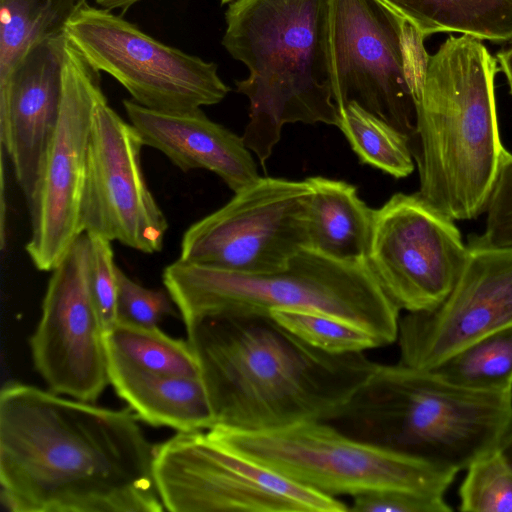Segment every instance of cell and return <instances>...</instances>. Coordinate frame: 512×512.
<instances>
[{"mask_svg":"<svg viewBox=\"0 0 512 512\" xmlns=\"http://www.w3.org/2000/svg\"><path fill=\"white\" fill-rule=\"evenodd\" d=\"M131 408L33 385L0 393L1 501L11 512H162L155 446Z\"/></svg>","mask_w":512,"mask_h":512,"instance_id":"obj_1","label":"cell"},{"mask_svg":"<svg viewBox=\"0 0 512 512\" xmlns=\"http://www.w3.org/2000/svg\"><path fill=\"white\" fill-rule=\"evenodd\" d=\"M185 326L215 426L335 422L379 366L363 352L314 348L270 316H209Z\"/></svg>","mask_w":512,"mask_h":512,"instance_id":"obj_2","label":"cell"},{"mask_svg":"<svg viewBox=\"0 0 512 512\" xmlns=\"http://www.w3.org/2000/svg\"><path fill=\"white\" fill-rule=\"evenodd\" d=\"M496 59L481 40L449 36L429 56L410 143L420 188L453 220L485 211L505 150L498 128Z\"/></svg>","mask_w":512,"mask_h":512,"instance_id":"obj_3","label":"cell"},{"mask_svg":"<svg viewBox=\"0 0 512 512\" xmlns=\"http://www.w3.org/2000/svg\"><path fill=\"white\" fill-rule=\"evenodd\" d=\"M222 45L249 70L235 82L249 100L242 139L261 164L288 123L338 125L329 55V0H236Z\"/></svg>","mask_w":512,"mask_h":512,"instance_id":"obj_4","label":"cell"},{"mask_svg":"<svg viewBox=\"0 0 512 512\" xmlns=\"http://www.w3.org/2000/svg\"><path fill=\"white\" fill-rule=\"evenodd\" d=\"M184 324L209 316H269L274 309L325 314L368 332L378 346L398 338L399 309L367 261L304 247L275 272L238 273L178 259L162 275Z\"/></svg>","mask_w":512,"mask_h":512,"instance_id":"obj_5","label":"cell"},{"mask_svg":"<svg viewBox=\"0 0 512 512\" xmlns=\"http://www.w3.org/2000/svg\"><path fill=\"white\" fill-rule=\"evenodd\" d=\"M512 392L456 385L433 370L381 365L336 420L345 433L456 473L494 451Z\"/></svg>","mask_w":512,"mask_h":512,"instance_id":"obj_6","label":"cell"},{"mask_svg":"<svg viewBox=\"0 0 512 512\" xmlns=\"http://www.w3.org/2000/svg\"><path fill=\"white\" fill-rule=\"evenodd\" d=\"M208 434L257 464L332 497L381 490L444 496L457 474L323 421L264 430L214 426Z\"/></svg>","mask_w":512,"mask_h":512,"instance_id":"obj_7","label":"cell"},{"mask_svg":"<svg viewBox=\"0 0 512 512\" xmlns=\"http://www.w3.org/2000/svg\"><path fill=\"white\" fill-rule=\"evenodd\" d=\"M425 38L381 0H329V55L337 110L354 102L411 143L430 56Z\"/></svg>","mask_w":512,"mask_h":512,"instance_id":"obj_8","label":"cell"},{"mask_svg":"<svg viewBox=\"0 0 512 512\" xmlns=\"http://www.w3.org/2000/svg\"><path fill=\"white\" fill-rule=\"evenodd\" d=\"M154 475L171 512H343L336 497L295 483L202 430L155 446Z\"/></svg>","mask_w":512,"mask_h":512,"instance_id":"obj_9","label":"cell"},{"mask_svg":"<svg viewBox=\"0 0 512 512\" xmlns=\"http://www.w3.org/2000/svg\"><path fill=\"white\" fill-rule=\"evenodd\" d=\"M65 36L146 108L193 111L221 102L230 91L214 62L165 45L109 10L86 4L68 22Z\"/></svg>","mask_w":512,"mask_h":512,"instance_id":"obj_10","label":"cell"},{"mask_svg":"<svg viewBox=\"0 0 512 512\" xmlns=\"http://www.w3.org/2000/svg\"><path fill=\"white\" fill-rule=\"evenodd\" d=\"M310 193L307 179L259 177L235 192L224 206L189 226L179 258L238 273L280 270L308 247Z\"/></svg>","mask_w":512,"mask_h":512,"instance_id":"obj_11","label":"cell"},{"mask_svg":"<svg viewBox=\"0 0 512 512\" xmlns=\"http://www.w3.org/2000/svg\"><path fill=\"white\" fill-rule=\"evenodd\" d=\"M105 97L100 71L66 37L58 123L31 198L26 252L40 271H52L83 234L84 194L92 113Z\"/></svg>","mask_w":512,"mask_h":512,"instance_id":"obj_12","label":"cell"},{"mask_svg":"<svg viewBox=\"0 0 512 512\" xmlns=\"http://www.w3.org/2000/svg\"><path fill=\"white\" fill-rule=\"evenodd\" d=\"M466 254L454 220L418 193H396L374 210L367 263L399 310L422 312L440 305Z\"/></svg>","mask_w":512,"mask_h":512,"instance_id":"obj_13","label":"cell"},{"mask_svg":"<svg viewBox=\"0 0 512 512\" xmlns=\"http://www.w3.org/2000/svg\"><path fill=\"white\" fill-rule=\"evenodd\" d=\"M51 272L41 318L30 338L33 363L51 391L94 403L110 380L105 330L91 291L86 233Z\"/></svg>","mask_w":512,"mask_h":512,"instance_id":"obj_14","label":"cell"},{"mask_svg":"<svg viewBox=\"0 0 512 512\" xmlns=\"http://www.w3.org/2000/svg\"><path fill=\"white\" fill-rule=\"evenodd\" d=\"M143 146L134 126L101 98L92 113L81 228L152 254L162 249L168 223L144 177Z\"/></svg>","mask_w":512,"mask_h":512,"instance_id":"obj_15","label":"cell"},{"mask_svg":"<svg viewBox=\"0 0 512 512\" xmlns=\"http://www.w3.org/2000/svg\"><path fill=\"white\" fill-rule=\"evenodd\" d=\"M510 326L512 247L490 246L473 236L446 299L399 320V362L430 370L479 338Z\"/></svg>","mask_w":512,"mask_h":512,"instance_id":"obj_16","label":"cell"},{"mask_svg":"<svg viewBox=\"0 0 512 512\" xmlns=\"http://www.w3.org/2000/svg\"><path fill=\"white\" fill-rule=\"evenodd\" d=\"M65 44V35L35 44L0 78L1 149L27 201L59 119Z\"/></svg>","mask_w":512,"mask_h":512,"instance_id":"obj_17","label":"cell"},{"mask_svg":"<svg viewBox=\"0 0 512 512\" xmlns=\"http://www.w3.org/2000/svg\"><path fill=\"white\" fill-rule=\"evenodd\" d=\"M123 106L144 146L162 152L183 172L209 170L234 192L260 177L242 137L210 120L201 109L163 112L132 99L123 100Z\"/></svg>","mask_w":512,"mask_h":512,"instance_id":"obj_18","label":"cell"},{"mask_svg":"<svg viewBox=\"0 0 512 512\" xmlns=\"http://www.w3.org/2000/svg\"><path fill=\"white\" fill-rule=\"evenodd\" d=\"M108 373L117 395L150 425L187 432L209 430L216 424L201 376L155 373L110 358Z\"/></svg>","mask_w":512,"mask_h":512,"instance_id":"obj_19","label":"cell"},{"mask_svg":"<svg viewBox=\"0 0 512 512\" xmlns=\"http://www.w3.org/2000/svg\"><path fill=\"white\" fill-rule=\"evenodd\" d=\"M306 179L311 187L308 247L341 261H367L374 209L345 181L322 176Z\"/></svg>","mask_w":512,"mask_h":512,"instance_id":"obj_20","label":"cell"},{"mask_svg":"<svg viewBox=\"0 0 512 512\" xmlns=\"http://www.w3.org/2000/svg\"><path fill=\"white\" fill-rule=\"evenodd\" d=\"M425 37L455 32L479 40H512V0H381Z\"/></svg>","mask_w":512,"mask_h":512,"instance_id":"obj_21","label":"cell"},{"mask_svg":"<svg viewBox=\"0 0 512 512\" xmlns=\"http://www.w3.org/2000/svg\"><path fill=\"white\" fill-rule=\"evenodd\" d=\"M87 0H0V78L32 46L65 35Z\"/></svg>","mask_w":512,"mask_h":512,"instance_id":"obj_22","label":"cell"},{"mask_svg":"<svg viewBox=\"0 0 512 512\" xmlns=\"http://www.w3.org/2000/svg\"><path fill=\"white\" fill-rule=\"evenodd\" d=\"M105 343L108 358L123 364L161 374L201 376L188 340L172 338L157 326L117 321L105 334Z\"/></svg>","mask_w":512,"mask_h":512,"instance_id":"obj_23","label":"cell"},{"mask_svg":"<svg viewBox=\"0 0 512 512\" xmlns=\"http://www.w3.org/2000/svg\"><path fill=\"white\" fill-rule=\"evenodd\" d=\"M337 127L360 162L403 178L414 170L409 138L381 118L351 102L338 110Z\"/></svg>","mask_w":512,"mask_h":512,"instance_id":"obj_24","label":"cell"},{"mask_svg":"<svg viewBox=\"0 0 512 512\" xmlns=\"http://www.w3.org/2000/svg\"><path fill=\"white\" fill-rule=\"evenodd\" d=\"M430 370L465 388L512 392V326L479 338Z\"/></svg>","mask_w":512,"mask_h":512,"instance_id":"obj_25","label":"cell"},{"mask_svg":"<svg viewBox=\"0 0 512 512\" xmlns=\"http://www.w3.org/2000/svg\"><path fill=\"white\" fill-rule=\"evenodd\" d=\"M269 316L302 341L327 353L347 354L379 347L365 330L325 314L274 309Z\"/></svg>","mask_w":512,"mask_h":512,"instance_id":"obj_26","label":"cell"},{"mask_svg":"<svg viewBox=\"0 0 512 512\" xmlns=\"http://www.w3.org/2000/svg\"><path fill=\"white\" fill-rule=\"evenodd\" d=\"M459 498L463 512H512V468L496 449L467 468Z\"/></svg>","mask_w":512,"mask_h":512,"instance_id":"obj_27","label":"cell"},{"mask_svg":"<svg viewBox=\"0 0 512 512\" xmlns=\"http://www.w3.org/2000/svg\"><path fill=\"white\" fill-rule=\"evenodd\" d=\"M87 235L90 242L91 291L106 334L118 321V266L114 261L112 241L97 234Z\"/></svg>","mask_w":512,"mask_h":512,"instance_id":"obj_28","label":"cell"},{"mask_svg":"<svg viewBox=\"0 0 512 512\" xmlns=\"http://www.w3.org/2000/svg\"><path fill=\"white\" fill-rule=\"evenodd\" d=\"M117 281L118 321L152 327L157 326L166 316L172 314V299L168 292L141 286L119 267H117Z\"/></svg>","mask_w":512,"mask_h":512,"instance_id":"obj_29","label":"cell"},{"mask_svg":"<svg viewBox=\"0 0 512 512\" xmlns=\"http://www.w3.org/2000/svg\"><path fill=\"white\" fill-rule=\"evenodd\" d=\"M484 212V232L478 238L490 246L512 247V154L506 149Z\"/></svg>","mask_w":512,"mask_h":512,"instance_id":"obj_30","label":"cell"},{"mask_svg":"<svg viewBox=\"0 0 512 512\" xmlns=\"http://www.w3.org/2000/svg\"><path fill=\"white\" fill-rule=\"evenodd\" d=\"M355 512H449L444 496L405 490H381L353 497L348 509Z\"/></svg>","mask_w":512,"mask_h":512,"instance_id":"obj_31","label":"cell"},{"mask_svg":"<svg viewBox=\"0 0 512 512\" xmlns=\"http://www.w3.org/2000/svg\"><path fill=\"white\" fill-rule=\"evenodd\" d=\"M496 450L512 468V414L501 433Z\"/></svg>","mask_w":512,"mask_h":512,"instance_id":"obj_32","label":"cell"},{"mask_svg":"<svg viewBox=\"0 0 512 512\" xmlns=\"http://www.w3.org/2000/svg\"><path fill=\"white\" fill-rule=\"evenodd\" d=\"M497 61L506 76L510 93L512 94V45L509 48L498 52Z\"/></svg>","mask_w":512,"mask_h":512,"instance_id":"obj_33","label":"cell"},{"mask_svg":"<svg viewBox=\"0 0 512 512\" xmlns=\"http://www.w3.org/2000/svg\"><path fill=\"white\" fill-rule=\"evenodd\" d=\"M141 0H95V2L106 10H113L120 8L123 11H126L128 8H130L133 4L139 2Z\"/></svg>","mask_w":512,"mask_h":512,"instance_id":"obj_34","label":"cell"},{"mask_svg":"<svg viewBox=\"0 0 512 512\" xmlns=\"http://www.w3.org/2000/svg\"><path fill=\"white\" fill-rule=\"evenodd\" d=\"M221 1V4H230L236 0H220Z\"/></svg>","mask_w":512,"mask_h":512,"instance_id":"obj_35","label":"cell"}]
</instances>
